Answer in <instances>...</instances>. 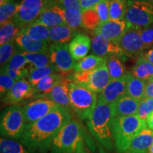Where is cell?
<instances>
[{
	"mask_svg": "<svg viewBox=\"0 0 153 153\" xmlns=\"http://www.w3.org/2000/svg\"><path fill=\"white\" fill-rule=\"evenodd\" d=\"M146 123L149 128L153 131V112L151 113L148 116L146 119Z\"/></svg>",
	"mask_w": 153,
	"mask_h": 153,
	"instance_id": "obj_48",
	"label": "cell"
},
{
	"mask_svg": "<svg viewBox=\"0 0 153 153\" xmlns=\"http://www.w3.org/2000/svg\"><path fill=\"white\" fill-rule=\"evenodd\" d=\"M31 70V65L27 59L22 54V51L19 52L12 57L9 62L5 67L1 68L6 73L8 74L15 81L28 77Z\"/></svg>",
	"mask_w": 153,
	"mask_h": 153,
	"instance_id": "obj_13",
	"label": "cell"
},
{
	"mask_svg": "<svg viewBox=\"0 0 153 153\" xmlns=\"http://www.w3.org/2000/svg\"><path fill=\"white\" fill-rule=\"evenodd\" d=\"M139 101L126 95L113 104L114 118L132 116L137 114Z\"/></svg>",
	"mask_w": 153,
	"mask_h": 153,
	"instance_id": "obj_23",
	"label": "cell"
},
{
	"mask_svg": "<svg viewBox=\"0 0 153 153\" xmlns=\"http://www.w3.org/2000/svg\"><path fill=\"white\" fill-rule=\"evenodd\" d=\"M131 26V25L126 22L125 19H109L106 22L99 25V27L95 30V34L103 36L104 37L116 43V41Z\"/></svg>",
	"mask_w": 153,
	"mask_h": 153,
	"instance_id": "obj_15",
	"label": "cell"
},
{
	"mask_svg": "<svg viewBox=\"0 0 153 153\" xmlns=\"http://www.w3.org/2000/svg\"><path fill=\"white\" fill-rule=\"evenodd\" d=\"M153 144V131L145 128L131 140L123 153H148Z\"/></svg>",
	"mask_w": 153,
	"mask_h": 153,
	"instance_id": "obj_20",
	"label": "cell"
},
{
	"mask_svg": "<svg viewBox=\"0 0 153 153\" xmlns=\"http://www.w3.org/2000/svg\"><path fill=\"white\" fill-rule=\"evenodd\" d=\"M20 4L14 1L6 4L0 6V24H3L4 23L13 20L14 17L18 12Z\"/></svg>",
	"mask_w": 153,
	"mask_h": 153,
	"instance_id": "obj_37",
	"label": "cell"
},
{
	"mask_svg": "<svg viewBox=\"0 0 153 153\" xmlns=\"http://www.w3.org/2000/svg\"><path fill=\"white\" fill-rule=\"evenodd\" d=\"M35 22L48 28L66 24L64 19V9L56 1H53L44 9Z\"/></svg>",
	"mask_w": 153,
	"mask_h": 153,
	"instance_id": "obj_16",
	"label": "cell"
},
{
	"mask_svg": "<svg viewBox=\"0 0 153 153\" xmlns=\"http://www.w3.org/2000/svg\"><path fill=\"white\" fill-rule=\"evenodd\" d=\"M21 28L16 26L12 20L1 24L0 27V45L15 41Z\"/></svg>",
	"mask_w": 153,
	"mask_h": 153,
	"instance_id": "obj_31",
	"label": "cell"
},
{
	"mask_svg": "<svg viewBox=\"0 0 153 153\" xmlns=\"http://www.w3.org/2000/svg\"><path fill=\"white\" fill-rule=\"evenodd\" d=\"M91 51L100 57H106L114 55L125 56L116 42L99 34H96L91 41Z\"/></svg>",
	"mask_w": 153,
	"mask_h": 153,
	"instance_id": "obj_18",
	"label": "cell"
},
{
	"mask_svg": "<svg viewBox=\"0 0 153 153\" xmlns=\"http://www.w3.org/2000/svg\"><path fill=\"white\" fill-rule=\"evenodd\" d=\"M14 41L4 44L0 46V64L1 68H4L9 62L12 57L19 52Z\"/></svg>",
	"mask_w": 153,
	"mask_h": 153,
	"instance_id": "obj_38",
	"label": "cell"
},
{
	"mask_svg": "<svg viewBox=\"0 0 153 153\" xmlns=\"http://www.w3.org/2000/svg\"><path fill=\"white\" fill-rule=\"evenodd\" d=\"M56 72H57L56 68L52 64L43 67V68L32 69L28 74V80L34 87L44 77L51 74L56 73Z\"/></svg>",
	"mask_w": 153,
	"mask_h": 153,
	"instance_id": "obj_33",
	"label": "cell"
},
{
	"mask_svg": "<svg viewBox=\"0 0 153 153\" xmlns=\"http://www.w3.org/2000/svg\"><path fill=\"white\" fill-rule=\"evenodd\" d=\"M10 1H12L11 0H0V6L6 4L10 2Z\"/></svg>",
	"mask_w": 153,
	"mask_h": 153,
	"instance_id": "obj_49",
	"label": "cell"
},
{
	"mask_svg": "<svg viewBox=\"0 0 153 153\" xmlns=\"http://www.w3.org/2000/svg\"><path fill=\"white\" fill-rule=\"evenodd\" d=\"M125 20L132 26L140 28L153 25V4L149 1H127Z\"/></svg>",
	"mask_w": 153,
	"mask_h": 153,
	"instance_id": "obj_7",
	"label": "cell"
},
{
	"mask_svg": "<svg viewBox=\"0 0 153 153\" xmlns=\"http://www.w3.org/2000/svg\"><path fill=\"white\" fill-rule=\"evenodd\" d=\"M147 126L146 120L137 114L114 118L111 130L116 152L123 153L131 140Z\"/></svg>",
	"mask_w": 153,
	"mask_h": 153,
	"instance_id": "obj_4",
	"label": "cell"
},
{
	"mask_svg": "<svg viewBox=\"0 0 153 153\" xmlns=\"http://www.w3.org/2000/svg\"><path fill=\"white\" fill-rule=\"evenodd\" d=\"M152 81H153V79H152Z\"/></svg>",
	"mask_w": 153,
	"mask_h": 153,
	"instance_id": "obj_54",
	"label": "cell"
},
{
	"mask_svg": "<svg viewBox=\"0 0 153 153\" xmlns=\"http://www.w3.org/2000/svg\"><path fill=\"white\" fill-rule=\"evenodd\" d=\"M113 119V104L101 102H97L94 111L87 119V126L90 133L103 146L110 150L114 147L111 130Z\"/></svg>",
	"mask_w": 153,
	"mask_h": 153,
	"instance_id": "obj_3",
	"label": "cell"
},
{
	"mask_svg": "<svg viewBox=\"0 0 153 153\" xmlns=\"http://www.w3.org/2000/svg\"><path fill=\"white\" fill-rule=\"evenodd\" d=\"M123 57L118 55L107 57L106 65L111 80L120 79L128 73L124 64Z\"/></svg>",
	"mask_w": 153,
	"mask_h": 153,
	"instance_id": "obj_27",
	"label": "cell"
},
{
	"mask_svg": "<svg viewBox=\"0 0 153 153\" xmlns=\"http://www.w3.org/2000/svg\"><path fill=\"white\" fill-rule=\"evenodd\" d=\"M16 81L11 77L8 74L6 73L3 70H1L0 75V94L1 97H4V95L10 90L13 86L15 85Z\"/></svg>",
	"mask_w": 153,
	"mask_h": 153,
	"instance_id": "obj_41",
	"label": "cell"
},
{
	"mask_svg": "<svg viewBox=\"0 0 153 153\" xmlns=\"http://www.w3.org/2000/svg\"><path fill=\"white\" fill-rule=\"evenodd\" d=\"M70 99L72 110L81 120L89 119L98 102L97 93L72 81L70 82Z\"/></svg>",
	"mask_w": 153,
	"mask_h": 153,
	"instance_id": "obj_5",
	"label": "cell"
},
{
	"mask_svg": "<svg viewBox=\"0 0 153 153\" xmlns=\"http://www.w3.org/2000/svg\"><path fill=\"white\" fill-rule=\"evenodd\" d=\"M127 11V0H110L109 16L113 20L125 19Z\"/></svg>",
	"mask_w": 153,
	"mask_h": 153,
	"instance_id": "obj_36",
	"label": "cell"
},
{
	"mask_svg": "<svg viewBox=\"0 0 153 153\" xmlns=\"http://www.w3.org/2000/svg\"><path fill=\"white\" fill-rule=\"evenodd\" d=\"M148 153H153V144L151 145V147L150 148V149H149V151Z\"/></svg>",
	"mask_w": 153,
	"mask_h": 153,
	"instance_id": "obj_50",
	"label": "cell"
},
{
	"mask_svg": "<svg viewBox=\"0 0 153 153\" xmlns=\"http://www.w3.org/2000/svg\"><path fill=\"white\" fill-rule=\"evenodd\" d=\"M15 43L20 51L26 53H46L49 48L45 42L38 41L19 31L15 38Z\"/></svg>",
	"mask_w": 153,
	"mask_h": 153,
	"instance_id": "obj_21",
	"label": "cell"
},
{
	"mask_svg": "<svg viewBox=\"0 0 153 153\" xmlns=\"http://www.w3.org/2000/svg\"><path fill=\"white\" fill-rule=\"evenodd\" d=\"M129 73L120 79L111 80L107 87L99 94L98 102L111 104L127 95V82Z\"/></svg>",
	"mask_w": 153,
	"mask_h": 153,
	"instance_id": "obj_12",
	"label": "cell"
},
{
	"mask_svg": "<svg viewBox=\"0 0 153 153\" xmlns=\"http://www.w3.org/2000/svg\"><path fill=\"white\" fill-rule=\"evenodd\" d=\"M111 80L106 62L99 68L89 71L85 87L94 92L100 94L109 84Z\"/></svg>",
	"mask_w": 153,
	"mask_h": 153,
	"instance_id": "obj_17",
	"label": "cell"
},
{
	"mask_svg": "<svg viewBox=\"0 0 153 153\" xmlns=\"http://www.w3.org/2000/svg\"><path fill=\"white\" fill-rule=\"evenodd\" d=\"M33 91L34 87L28 80L20 79L4 95L3 102L7 105H16L21 101L33 97Z\"/></svg>",
	"mask_w": 153,
	"mask_h": 153,
	"instance_id": "obj_14",
	"label": "cell"
},
{
	"mask_svg": "<svg viewBox=\"0 0 153 153\" xmlns=\"http://www.w3.org/2000/svg\"><path fill=\"white\" fill-rule=\"evenodd\" d=\"M59 106L48 98H39L23 107L26 125L32 124L45 116Z\"/></svg>",
	"mask_w": 153,
	"mask_h": 153,
	"instance_id": "obj_11",
	"label": "cell"
},
{
	"mask_svg": "<svg viewBox=\"0 0 153 153\" xmlns=\"http://www.w3.org/2000/svg\"><path fill=\"white\" fill-rule=\"evenodd\" d=\"M146 84L147 82L137 79L130 72L127 82V95L140 102L145 98Z\"/></svg>",
	"mask_w": 153,
	"mask_h": 153,
	"instance_id": "obj_29",
	"label": "cell"
},
{
	"mask_svg": "<svg viewBox=\"0 0 153 153\" xmlns=\"http://www.w3.org/2000/svg\"><path fill=\"white\" fill-rule=\"evenodd\" d=\"M103 1H104V0H80L82 11L94 8L95 6H97L98 4Z\"/></svg>",
	"mask_w": 153,
	"mask_h": 153,
	"instance_id": "obj_45",
	"label": "cell"
},
{
	"mask_svg": "<svg viewBox=\"0 0 153 153\" xmlns=\"http://www.w3.org/2000/svg\"><path fill=\"white\" fill-rule=\"evenodd\" d=\"M131 74L137 79L145 82L152 81L153 64L148 62L143 55H140L132 69Z\"/></svg>",
	"mask_w": 153,
	"mask_h": 153,
	"instance_id": "obj_26",
	"label": "cell"
},
{
	"mask_svg": "<svg viewBox=\"0 0 153 153\" xmlns=\"http://www.w3.org/2000/svg\"><path fill=\"white\" fill-rule=\"evenodd\" d=\"M49 54L51 64L55 66L57 72L68 75L74 70L75 60L70 54L68 43H53L49 47Z\"/></svg>",
	"mask_w": 153,
	"mask_h": 153,
	"instance_id": "obj_10",
	"label": "cell"
},
{
	"mask_svg": "<svg viewBox=\"0 0 153 153\" xmlns=\"http://www.w3.org/2000/svg\"><path fill=\"white\" fill-rule=\"evenodd\" d=\"M68 75L56 72L50 74L41 79L37 85L34 87L33 97L36 98H43L51 92L55 86L58 85L65 76Z\"/></svg>",
	"mask_w": 153,
	"mask_h": 153,
	"instance_id": "obj_24",
	"label": "cell"
},
{
	"mask_svg": "<svg viewBox=\"0 0 153 153\" xmlns=\"http://www.w3.org/2000/svg\"><path fill=\"white\" fill-rule=\"evenodd\" d=\"M109 1L110 0H104L94 7L100 18L101 24L106 22L110 19Z\"/></svg>",
	"mask_w": 153,
	"mask_h": 153,
	"instance_id": "obj_42",
	"label": "cell"
},
{
	"mask_svg": "<svg viewBox=\"0 0 153 153\" xmlns=\"http://www.w3.org/2000/svg\"><path fill=\"white\" fill-rule=\"evenodd\" d=\"M71 119L70 112L59 106L35 123L26 125L20 143L30 153H47L57 133Z\"/></svg>",
	"mask_w": 153,
	"mask_h": 153,
	"instance_id": "obj_1",
	"label": "cell"
},
{
	"mask_svg": "<svg viewBox=\"0 0 153 153\" xmlns=\"http://www.w3.org/2000/svg\"><path fill=\"white\" fill-rule=\"evenodd\" d=\"M142 55L148 61V62H150L153 64V48L150 49H148V51H145L144 53H143Z\"/></svg>",
	"mask_w": 153,
	"mask_h": 153,
	"instance_id": "obj_47",
	"label": "cell"
},
{
	"mask_svg": "<svg viewBox=\"0 0 153 153\" xmlns=\"http://www.w3.org/2000/svg\"><path fill=\"white\" fill-rule=\"evenodd\" d=\"M75 30L70 28L68 25L63 24L50 28V43L65 44L71 41L75 36Z\"/></svg>",
	"mask_w": 153,
	"mask_h": 153,
	"instance_id": "obj_25",
	"label": "cell"
},
{
	"mask_svg": "<svg viewBox=\"0 0 153 153\" xmlns=\"http://www.w3.org/2000/svg\"><path fill=\"white\" fill-rule=\"evenodd\" d=\"M100 24V18L94 8L82 11V27L87 30H95Z\"/></svg>",
	"mask_w": 153,
	"mask_h": 153,
	"instance_id": "obj_34",
	"label": "cell"
},
{
	"mask_svg": "<svg viewBox=\"0 0 153 153\" xmlns=\"http://www.w3.org/2000/svg\"><path fill=\"white\" fill-rule=\"evenodd\" d=\"M57 4L65 10H76L82 12L80 0H59Z\"/></svg>",
	"mask_w": 153,
	"mask_h": 153,
	"instance_id": "obj_44",
	"label": "cell"
},
{
	"mask_svg": "<svg viewBox=\"0 0 153 153\" xmlns=\"http://www.w3.org/2000/svg\"><path fill=\"white\" fill-rule=\"evenodd\" d=\"M26 123L23 107L12 105L4 111L1 116V135L12 139H19L24 133Z\"/></svg>",
	"mask_w": 153,
	"mask_h": 153,
	"instance_id": "obj_6",
	"label": "cell"
},
{
	"mask_svg": "<svg viewBox=\"0 0 153 153\" xmlns=\"http://www.w3.org/2000/svg\"><path fill=\"white\" fill-rule=\"evenodd\" d=\"M70 82H71V79L69 78V75L65 76L62 81L55 86L53 90L43 98L51 99L59 106H62L69 112H70L72 110L70 99Z\"/></svg>",
	"mask_w": 153,
	"mask_h": 153,
	"instance_id": "obj_19",
	"label": "cell"
},
{
	"mask_svg": "<svg viewBox=\"0 0 153 153\" xmlns=\"http://www.w3.org/2000/svg\"><path fill=\"white\" fill-rule=\"evenodd\" d=\"M22 54L29 62L31 70L51 65L49 51L46 53H26L22 51Z\"/></svg>",
	"mask_w": 153,
	"mask_h": 153,
	"instance_id": "obj_32",
	"label": "cell"
},
{
	"mask_svg": "<svg viewBox=\"0 0 153 153\" xmlns=\"http://www.w3.org/2000/svg\"><path fill=\"white\" fill-rule=\"evenodd\" d=\"M11 1H13V0H11Z\"/></svg>",
	"mask_w": 153,
	"mask_h": 153,
	"instance_id": "obj_53",
	"label": "cell"
},
{
	"mask_svg": "<svg viewBox=\"0 0 153 153\" xmlns=\"http://www.w3.org/2000/svg\"><path fill=\"white\" fill-rule=\"evenodd\" d=\"M153 98V81L148 82L145 87V98Z\"/></svg>",
	"mask_w": 153,
	"mask_h": 153,
	"instance_id": "obj_46",
	"label": "cell"
},
{
	"mask_svg": "<svg viewBox=\"0 0 153 153\" xmlns=\"http://www.w3.org/2000/svg\"><path fill=\"white\" fill-rule=\"evenodd\" d=\"M141 36L146 49L148 50L153 48V25L142 28Z\"/></svg>",
	"mask_w": 153,
	"mask_h": 153,
	"instance_id": "obj_43",
	"label": "cell"
},
{
	"mask_svg": "<svg viewBox=\"0 0 153 153\" xmlns=\"http://www.w3.org/2000/svg\"><path fill=\"white\" fill-rule=\"evenodd\" d=\"M55 0H22L19 9L13 19L18 27L22 28L35 22L44 9Z\"/></svg>",
	"mask_w": 153,
	"mask_h": 153,
	"instance_id": "obj_8",
	"label": "cell"
},
{
	"mask_svg": "<svg viewBox=\"0 0 153 153\" xmlns=\"http://www.w3.org/2000/svg\"><path fill=\"white\" fill-rule=\"evenodd\" d=\"M20 32L29 36L34 39L50 43L49 32L50 28L37 22H33L28 26L21 28Z\"/></svg>",
	"mask_w": 153,
	"mask_h": 153,
	"instance_id": "obj_28",
	"label": "cell"
},
{
	"mask_svg": "<svg viewBox=\"0 0 153 153\" xmlns=\"http://www.w3.org/2000/svg\"><path fill=\"white\" fill-rule=\"evenodd\" d=\"M141 30L142 28L131 26L116 41L124 55L138 58L146 51V47L142 39Z\"/></svg>",
	"mask_w": 153,
	"mask_h": 153,
	"instance_id": "obj_9",
	"label": "cell"
},
{
	"mask_svg": "<svg viewBox=\"0 0 153 153\" xmlns=\"http://www.w3.org/2000/svg\"><path fill=\"white\" fill-rule=\"evenodd\" d=\"M127 1H148V0H127Z\"/></svg>",
	"mask_w": 153,
	"mask_h": 153,
	"instance_id": "obj_51",
	"label": "cell"
},
{
	"mask_svg": "<svg viewBox=\"0 0 153 153\" xmlns=\"http://www.w3.org/2000/svg\"><path fill=\"white\" fill-rule=\"evenodd\" d=\"M69 51L74 60L79 61L87 57L91 48L90 38L83 34H76L69 44Z\"/></svg>",
	"mask_w": 153,
	"mask_h": 153,
	"instance_id": "obj_22",
	"label": "cell"
},
{
	"mask_svg": "<svg viewBox=\"0 0 153 153\" xmlns=\"http://www.w3.org/2000/svg\"><path fill=\"white\" fill-rule=\"evenodd\" d=\"M0 153H30L22 143L1 137L0 139Z\"/></svg>",
	"mask_w": 153,
	"mask_h": 153,
	"instance_id": "obj_35",
	"label": "cell"
},
{
	"mask_svg": "<svg viewBox=\"0 0 153 153\" xmlns=\"http://www.w3.org/2000/svg\"><path fill=\"white\" fill-rule=\"evenodd\" d=\"M149 1H150V2H151L152 4H153V0H148Z\"/></svg>",
	"mask_w": 153,
	"mask_h": 153,
	"instance_id": "obj_52",
	"label": "cell"
},
{
	"mask_svg": "<svg viewBox=\"0 0 153 153\" xmlns=\"http://www.w3.org/2000/svg\"><path fill=\"white\" fill-rule=\"evenodd\" d=\"M107 57H100L98 55H91L85 57L76 63L74 72H89L99 68L106 62Z\"/></svg>",
	"mask_w": 153,
	"mask_h": 153,
	"instance_id": "obj_30",
	"label": "cell"
},
{
	"mask_svg": "<svg viewBox=\"0 0 153 153\" xmlns=\"http://www.w3.org/2000/svg\"><path fill=\"white\" fill-rule=\"evenodd\" d=\"M82 11L64 9V19L65 24L74 30L82 26Z\"/></svg>",
	"mask_w": 153,
	"mask_h": 153,
	"instance_id": "obj_39",
	"label": "cell"
},
{
	"mask_svg": "<svg viewBox=\"0 0 153 153\" xmlns=\"http://www.w3.org/2000/svg\"><path fill=\"white\" fill-rule=\"evenodd\" d=\"M153 112V98H145L140 101L137 115L143 120H146L148 116Z\"/></svg>",
	"mask_w": 153,
	"mask_h": 153,
	"instance_id": "obj_40",
	"label": "cell"
},
{
	"mask_svg": "<svg viewBox=\"0 0 153 153\" xmlns=\"http://www.w3.org/2000/svg\"><path fill=\"white\" fill-rule=\"evenodd\" d=\"M85 137V131L81 124L71 119L55 136L51 153H89Z\"/></svg>",
	"mask_w": 153,
	"mask_h": 153,
	"instance_id": "obj_2",
	"label": "cell"
}]
</instances>
